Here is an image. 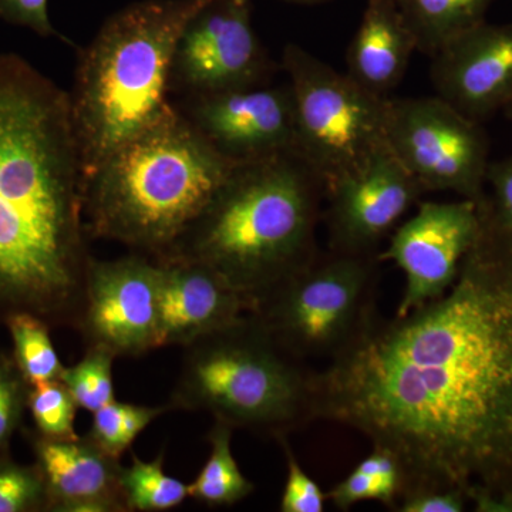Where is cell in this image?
<instances>
[{
	"mask_svg": "<svg viewBox=\"0 0 512 512\" xmlns=\"http://www.w3.org/2000/svg\"><path fill=\"white\" fill-rule=\"evenodd\" d=\"M478 210L444 295L404 316L377 312L315 370L313 419L393 454L400 498L456 490L478 511H512V229L487 194Z\"/></svg>",
	"mask_w": 512,
	"mask_h": 512,
	"instance_id": "6da1fadb",
	"label": "cell"
},
{
	"mask_svg": "<svg viewBox=\"0 0 512 512\" xmlns=\"http://www.w3.org/2000/svg\"><path fill=\"white\" fill-rule=\"evenodd\" d=\"M69 93L0 56V323L32 313L79 328L94 256Z\"/></svg>",
	"mask_w": 512,
	"mask_h": 512,
	"instance_id": "7a4b0ae2",
	"label": "cell"
},
{
	"mask_svg": "<svg viewBox=\"0 0 512 512\" xmlns=\"http://www.w3.org/2000/svg\"><path fill=\"white\" fill-rule=\"evenodd\" d=\"M323 202L325 184L298 154L237 164L163 256L210 266L251 303L252 311L266 293L319 254L316 229Z\"/></svg>",
	"mask_w": 512,
	"mask_h": 512,
	"instance_id": "3957f363",
	"label": "cell"
},
{
	"mask_svg": "<svg viewBox=\"0 0 512 512\" xmlns=\"http://www.w3.org/2000/svg\"><path fill=\"white\" fill-rule=\"evenodd\" d=\"M235 165L171 104L84 178L89 237L160 258L210 204Z\"/></svg>",
	"mask_w": 512,
	"mask_h": 512,
	"instance_id": "277c9868",
	"label": "cell"
},
{
	"mask_svg": "<svg viewBox=\"0 0 512 512\" xmlns=\"http://www.w3.org/2000/svg\"><path fill=\"white\" fill-rule=\"evenodd\" d=\"M205 2L131 3L80 52L69 96L84 178L170 109L175 45Z\"/></svg>",
	"mask_w": 512,
	"mask_h": 512,
	"instance_id": "5b68a950",
	"label": "cell"
},
{
	"mask_svg": "<svg viewBox=\"0 0 512 512\" xmlns=\"http://www.w3.org/2000/svg\"><path fill=\"white\" fill-rule=\"evenodd\" d=\"M313 376L247 313L185 346L167 404L279 440L315 421Z\"/></svg>",
	"mask_w": 512,
	"mask_h": 512,
	"instance_id": "8992f818",
	"label": "cell"
},
{
	"mask_svg": "<svg viewBox=\"0 0 512 512\" xmlns=\"http://www.w3.org/2000/svg\"><path fill=\"white\" fill-rule=\"evenodd\" d=\"M380 264L377 255L319 251L249 313L291 355L329 360L379 312Z\"/></svg>",
	"mask_w": 512,
	"mask_h": 512,
	"instance_id": "52a82bcc",
	"label": "cell"
},
{
	"mask_svg": "<svg viewBox=\"0 0 512 512\" xmlns=\"http://www.w3.org/2000/svg\"><path fill=\"white\" fill-rule=\"evenodd\" d=\"M281 69L292 90L296 154L325 188L387 143L389 97L367 92L296 43L284 47Z\"/></svg>",
	"mask_w": 512,
	"mask_h": 512,
	"instance_id": "ba28073f",
	"label": "cell"
},
{
	"mask_svg": "<svg viewBox=\"0 0 512 512\" xmlns=\"http://www.w3.org/2000/svg\"><path fill=\"white\" fill-rule=\"evenodd\" d=\"M387 146L424 192L484 197L490 140L481 123L440 97H402L387 103Z\"/></svg>",
	"mask_w": 512,
	"mask_h": 512,
	"instance_id": "9c48e42d",
	"label": "cell"
},
{
	"mask_svg": "<svg viewBox=\"0 0 512 512\" xmlns=\"http://www.w3.org/2000/svg\"><path fill=\"white\" fill-rule=\"evenodd\" d=\"M278 69L252 25L251 0H207L178 37L170 93L188 99L271 82Z\"/></svg>",
	"mask_w": 512,
	"mask_h": 512,
	"instance_id": "30bf717a",
	"label": "cell"
},
{
	"mask_svg": "<svg viewBox=\"0 0 512 512\" xmlns=\"http://www.w3.org/2000/svg\"><path fill=\"white\" fill-rule=\"evenodd\" d=\"M77 332L84 345L116 357L160 349L157 262L138 252L113 261L94 258Z\"/></svg>",
	"mask_w": 512,
	"mask_h": 512,
	"instance_id": "8fae6325",
	"label": "cell"
},
{
	"mask_svg": "<svg viewBox=\"0 0 512 512\" xmlns=\"http://www.w3.org/2000/svg\"><path fill=\"white\" fill-rule=\"evenodd\" d=\"M478 201L417 202V212L390 234L380 262L402 269L406 284L396 315L440 298L457 279L480 232Z\"/></svg>",
	"mask_w": 512,
	"mask_h": 512,
	"instance_id": "7c38bea8",
	"label": "cell"
},
{
	"mask_svg": "<svg viewBox=\"0 0 512 512\" xmlns=\"http://www.w3.org/2000/svg\"><path fill=\"white\" fill-rule=\"evenodd\" d=\"M423 194V188L384 144L357 170L325 188L322 221L328 249L339 254L379 255L380 244Z\"/></svg>",
	"mask_w": 512,
	"mask_h": 512,
	"instance_id": "4fadbf2b",
	"label": "cell"
},
{
	"mask_svg": "<svg viewBox=\"0 0 512 512\" xmlns=\"http://www.w3.org/2000/svg\"><path fill=\"white\" fill-rule=\"evenodd\" d=\"M177 107L231 163L296 154L295 107L288 82L201 94L183 99Z\"/></svg>",
	"mask_w": 512,
	"mask_h": 512,
	"instance_id": "5bb4252c",
	"label": "cell"
},
{
	"mask_svg": "<svg viewBox=\"0 0 512 512\" xmlns=\"http://www.w3.org/2000/svg\"><path fill=\"white\" fill-rule=\"evenodd\" d=\"M436 96L483 123L512 100V23L483 22L430 57Z\"/></svg>",
	"mask_w": 512,
	"mask_h": 512,
	"instance_id": "9a60e30c",
	"label": "cell"
},
{
	"mask_svg": "<svg viewBox=\"0 0 512 512\" xmlns=\"http://www.w3.org/2000/svg\"><path fill=\"white\" fill-rule=\"evenodd\" d=\"M158 266L160 346L191 345L251 312V303L210 266L163 256Z\"/></svg>",
	"mask_w": 512,
	"mask_h": 512,
	"instance_id": "2e32d148",
	"label": "cell"
},
{
	"mask_svg": "<svg viewBox=\"0 0 512 512\" xmlns=\"http://www.w3.org/2000/svg\"><path fill=\"white\" fill-rule=\"evenodd\" d=\"M46 485L47 512H128L120 485V460L89 436L50 439L26 431Z\"/></svg>",
	"mask_w": 512,
	"mask_h": 512,
	"instance_id": "e0dca14e",
	"label": "cell"
},
{
	"mask_svg": "<svg viewBox=\"0 0 512 512\" xmlns=\"http://www.w3.org/2000/svg\"><path fill=\"white\" fill-rule=\"evenodd\" d=\"M417 40L394 0H367L346 53V74L367 92L389 97L409 67Z\"/></svg>",
	"mask_w": 512,
	"mask_h": 512,
	"instance_id": "ac0fdd59",
	"label": "cell"
},
{
	"mask_svg": "<svg viewBox=\"0 0 512 512\" xmlns=\"http://www.w3.org/2000/svg\"><path fill=\"white\" fill-rule=\"evenodd\" d=\"M417 40V52L436 55L454 37L485 22L494 0H394Z\"/></svg>",
	"mask_w": 512,
	"mask_h": 512,
	"instance_id": "d6986e66",
	"label": "cell"
},
{
	"mask_svg": "<svg viewBox=\"0 0 512 512\" xmlns=\"http://www.w3.org/2000/svg\"><path fill=\"white\" fill-rule=\"evenodd\" d=\"M234 429L215 420L208 433L210 456L200 474L188 484V497L210 507H229L254 493L255 484L242 473L232 453Z\"/></svg>",
	"mask_w": 512,
	"mask_h": 512,
	"instance_id": "ffe728a7",
	"label": "cell"
},
{
	"mask_svg": "<svg viewBox=\"0 0 512 512\" xmlns=\"http://www.w3.org/2000/svg\"><path fill=\"white\" fill-rule=\"evenodd\" d=\"M131 464L121 468L120 485L128 511L163 512L187 500L188 484L164 471V454L151 461L131 453Z\"/></svg>",
	"mask_w": 512,
	"mask_h": 512,
	"instance_id": "44dd1931",
	"label": "cell"
},
{
	"mask_svg": "<svg viewBox=\"0 0 512 512\" xmlns=\"http://www.w3.org/2000/svg\"><path fill=\"white\" fill-rule=\"evenodd\" d=\"M13 342V359L32 384L59 380L64 366L50 338L45 320L32 313H15L3 322Z\"/></svg>",
	"mask_w": 512,
	"mask_h": 512,
	"instance_id": "7402d4cb",
	"label": "cell"
},
{
	"mask_svg": "<svg viewBox=\"0 0 512 512\" xmlns=\"http://www.w3.org/2000/svg\"><path fill=\"white\" fill-rule=\"evenodd\" d=\"M171 412L170 406H141V404L111 402L93 413L90 437L111 457L120 460L130 450L137 437L164 413Z\"/></svg>",
	"mask_w": 512,
	"mask_h": 512,
	"instance_id": "603a6c76",
	"label": "cell"
},
{
	"mask_svg": "<svg viewBox=\"0 0 512 512\" xmlns=\"http://www.w3.org/2000/svg\"><path fill=\"white\" fill-rule=\"evenodd\" d=\"M116 359L109 350L86 346V353L79 363L64 366L59 380L72 393L79 409L93 414L116 400L113 379V363Z\"/></svg>",
	"mask_w": 512,
	"mask_h": 512,
	"instance_id": "cb8c5ba5",
	"label": "cell"
},
{
	"mask_svg": "<svg viewBox=\"0 0 512 512\" xmlns=\"http://www.w3.org/2000/svg\"><path fill=\"white\" fill-rule=\"evenodd\" d=\"M77 407L72 393L62 380L32 384L28 410L37 433L50 439H76L74 419Z\"/></svg>",
	"mask_w": 512,
	"mask_h": 512,
	"instance_id": "d4e9b609",
	"label": "cell"
},
{
	"mask_svg": "<svg viewBox=\"0 0 512 512\" xmlns=\"http://www.w3.org/2000/svg\"><path fill=\"white\" fill-rule=\"evenodd\" d=\"M47 493L36 464L0 457V512H47Z\"/></svg>",
	"mask_w": 512,
	"mask_h": 512,
	"instance_id": "484cf974",
	"label": "cell"
},
{
	"mask_svg": "<svg viewBox=\"0 0 512 512\" xmlns=\"http://www.w3.org/2000/svg\"><path fill=\"white\" fill-rule=\"evenodd\" d=\"M400 493L402 477L377 476L355 467L348 477L343 478L326 495L330 503L340 511H348L362 501H379L390 510H396Z\"/></svg>",
	"mask_w": 512,
	"mask_h": 512,
	"instance_id": "4316f807",
	"label": "cell"
},
{
	"mask_svg": "<svg viewBox=\"0 0 512 512\" xmlns=\"http://www.w3.org/2000/svg\"><path fill=\"white\" fill-rule=\"evenodd\" d=\"M30 384L15 359L0 350V457L10 453V443L28 410Z\"/></svg>",
	"mask_w": 512,
	"mask_h": 512,
	"instance_id": "83f0119b",
	"label": "cell"
},
{
	"mask_svg": "<svg viewBox=\"0 0 512 512\" xmlns=\"http://www.w3.org/2000/svg\"><path fill=\"white\" fill-rule=\"evenodd\" d=\"M286 461V481L279 510L282 512H323L328 495L299 464L286 437L279 439Z\"/></svg>",
	"mask_w": 512,
	"mask_h": 512,
	"instance_id": "f1b7e54d",
	"label": "cell"
},
{
	"mask_svg": "<svg viewBox=\"0 0 512 512\" xmlns=\"http://www.w3.org/2000/svg\"><path fill=\"white\" fill-rule=\"evenodd\" d=\"M0 18L42 37L57 36L50 22L47 0H0Z\"/></svg>",
	"mask_w": 512,
	"mask_h": 512,
	"instance_id": "f546056e",
	"label": "cell"
},
{
	"mask_svg": "<svg viewBox=\"0 0 512 512\" xmlns=\"http://www.w3.org/2000/svg\"><path fill=\"white\" fill-rule=\"evenodd\" d=\"M467 498L460 491H420L404 495L396 505L399 512H461L466 510Z\"/></svg>",
	"mask_w": 512,
	"mask_h": 512,
	"instance_id": "4dcf8cb0",
	"label": "cell"
},
{
	"mask_svg": "<svg viewBox=\"0 0 512 512\" xmlns=\"http://www.w3.org/2000/svg\"><path fill=\"white\" fill-rule=\"evenodd\" d=\"M488 195L495 214L512 229V157L490 163L487 170Z\"/></svg>",
	"mask_w": 512,
	"mask_h": 512,
	"instance_id": "1f68e13d",
	"label": "cell"
},
{
	"mask_svg": "<svg viewBox=\"0 0 512 512\" xmlns=\"http://www.w3.org/2000/svg\"><path fill=\"white\" fill-rule=\"evenodd\" d=\"M286 2L299 3V5H313V3L325 2V0H286Z\"/></svg>",
	"mask_w": 512,
	"mask_h": 512,
	"instance_id": "d6a6232c",
	"label": "cell"
},
{
	"mask_svg": "<svg viewBox=\"0 0 512 512\" xmlns=\"http://www.w3.org/2000/svg\"><path fill=\"white\" fill-rule=\"evenodd\" d=\"M503 111L505 117H507L508 120L512 121V100L510 101V103L507 104V106H505V109Z\"/></svg>",
	"mask_w": 512,
	"mask_h": 512,
	"instance_id": "836d02e7",
	"label": "cell"
}]
</instances>
